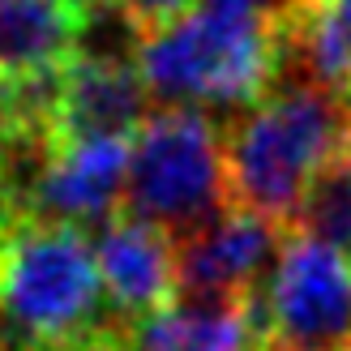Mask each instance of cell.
<instances>
[{"instance_id":"1","label":"cell","mask_w":351,"mask_h":351,"mask_svg":"<svg viewBox=\"0 0 351 351\" xmlns=\"http://www.w3.org/2000/svg\"><path fill=\"white\" fill-rule=\"evenodd\" d=\"M351 146V99L317 86L278 82L223 137L232 210L291 232L313 176Z\"/></svg>"},{"instance_id":"2","label":"cell","mask_w":351,"mask_h":351,"mask_svg":"<svg viewBox=\"0 0 351 351\" xmlns=\"http://www.w3.org/2000/svg\"><path fill=\"white\" fill-rule=\"evenodd\" d=\"M103 278L82 227L13 219L0 232V317L26 351H73L103 330Z\"/></svg>"},{"instance_id":"3","label":"cell","mask_w":351,"mask_h":351,"mask_svg":"<svg viewBox=\"0 0 351 351\" xmlns=\"http://www.w3.org/2000/svg\"><path fill=\"white\" fill-rule=\"evenodd\" d=\"M137 73L171 108L223 103L253 108L278 82L274 17H236L189 9L137 39Z\"/></svg>"},{"instance_id":"4","label":"cell","mask_w":351,"mask_h":351,"mask_svg":"<svg viewBox=\"0 0 351 351\" xmlns=\"http://www.w3.org/2000/svg\"><path fill=\"white\" fill-rule=\"evenodd\" d=\"M232 210L223 137L197 108H167L142 120L129 146L125 215L184 240Z\"/></svg>"},{"instance_id":"5","label":"cell","mask_w":351,"mask_h":351,"mask_svg":"<svg viewBox=\"0 0 351 351\" xmlns=\"http://www.w3.org/2000/svg\"><path fill=\"white\" fill-rule=\"evenodd\" d=\"M257 304L270 343L343 351L351 343V261L322 240L287 232Z\"/></svg>"},{"instance_id":"6","label":"cell","mask_w":351,"mask_h":351,"mask_svg":"<svg viewBox=\"0 0 351 351\" xmlns=\"http://www.w3.org/2000/svg\"><path fill=\"white\" fill-rule=\"evenodd\" d=\"M283 227L244 210L176 240V300H240L261 287L266 261L283 249Z\"/></svg>"},{"instance_id":"7","label":"cell","mask_w":351,"mask_h":351,"mask_svg":"<svg viewBox=\"0 0 351 351\" xmlns=\"http://www.w3.org/2000/svg\"><path fill=\"white\" fill-rule=\"evenodd\" d=\"M133 137H82L64 142L39 176L22 219L60 227H103L125 206Z\"/></svg>"},{"instance_id":"8","label":"cell","mask_w":351,"mask_h":351,"mask_svg":"<svg viewBox=\"0 0 351 351\" xmlns=\"http://www.w3.org/2000/svg\"><path fill=\"white\" fill-rule=\"evenodd\" d=\"M146 82L137 60L103 56V51H77L60 73L56 99V137L82 142V137H133L146 120Z\"/></svg>"},{"instance_id":"9","label":"cell","mask_w":351,"mask_h":351,"mask_svg":"<svg viewBox=\"0 0 351 351\" xmlns=\"http://www.w3.org/2000/svg\"><path fill=\"white\" fill-rule=\"evenodd\" d=\"M95 261L103 295L125 317L142 322L150 313L176 304V240L163 236L159 227L116 215L112 223L99 227Z\"/></svg>"},{"instance_id":"10","label":"cell","mask_w":351,"mask_h":351,"mask_svg":"<svg viewBox=\"0 0 351 351\" xmlns=\"http://www.w3.org/2000/svg\"><path fill=\"white\" fill-rule=\"evenodd\" d=\"M82 0H0V86L64 69L82 51Z\"/></svg>"},{"instance_id":"11","label":"cell","mask_w":351,"mask_h":351,"mask_svg":"<svg viewBox=\"0 0 351 351\" xmlns=\"http://www.w3.org/2000/svg\"><path fill=\"white\" fill-rule=\"evenodd\" d=\"M291 232L313 236L351 257V146H343L335 159H326L322 171L313 176Z\"/></svg>"},{"instance_id":"12","label":"cell","mask_w":351,"mask_h":351,"mask_svg":"<svg viewBox=\"0 0 351 351\" xmlns=\"http://www.w3.org/2000/svg\"><path fill=\"white\" fill-rule=\"evenodd\" d=\"M86 9H95V5H108L120 22H129L137 30V39L150 30H159L167 22H176V17H184L193 0H82Z\"/></svg>"},{"instance_id":"13","label":"cell","mask_w":351,"mask_h":351,"mask_svg":"<svg viewBox=\"0 0 351 351\" xmlns=\"http://www.w3.org/2000/svg\"><path fill=\"white\" fill-rule=\"evenodd\" d=\"M210 13H236V17H274L270 0H202Z\"/></svg>"},{"instance_id":"14","label":"cell","mask_w":351,"mask_h":351,"mask_svg":"<svg viewBox=\"0 0 351 351\" xmlns=\"http://www.w3.org/2000/svg\"><path fill=\"white\" fill-rule=\"evenodd\" d=\"M326 5H330V13H335L339 22L351 30V0H326Z\"/></svg>"},{"instance_id":"15","label":"cell","mask_w":351,"mask_h":351,"mask_svg":"<svg viewBox=\"0 0 351 351\" xmlns=\"http://www.w3.org/2000/svg\"><path fill=\"white\" fill-rule=\"evenodd\" d=\"M261 351H300V347H287V343H266Z\"/></svg>"},{"instance_id":"16","label":"cell","mask_w":351,"mask_h":351,"mask_svg":"<svg viewBox=\"0 0 351 351\" xmlns=\"http://www.w3.org/2000/svg\"><path fill=\"white\" fill-rule=\"evenodd\" d=\"M343 351H351V343H347V347H343Z\"/></svg>"},{"instance_id":"17","label":"cell","mask_w":351,"mask_h":351,"mask_svg":"<svg viewBox=\"0 0 351 351\" xmlns=\"http://www.w3.org/2000/svg\"><path fill=\"white\" fill-rule=\"evenodd\" d=\"M133 351H142V347H133Z\"/></svg>"},{"instance_id":"18","label":"cell","mask_w":351,"mask_h":351,"mask_svg":"<svg viewBox=\"0 0 351 351\" xmlns=\"http://www.w3.org/2000/svg\"><path fill=\"white\" fill-rule=\"evenodd\" d=\"M347 99H351V90H347Z\"/></svg>"}]
</instances>
